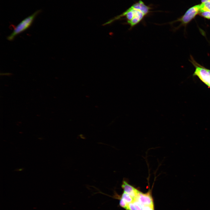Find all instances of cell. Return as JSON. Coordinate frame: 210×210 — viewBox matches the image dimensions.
<instances>
[{
	"label": "cell",
	"mask_w": 210,
	"mask_h": 210,
	"mask_svg": "<svg viewBox=\"0 0 210 210\" xmlns=\"http://www.w3.org/2000/svg\"><path fill=\"white\" fill-rule=\"evenodd\" d=\"M152 8L146 5L141 0L135 2L121 14L111 19L103 25L111 24L116 20L124 17L127 24L132 28L139 22L152 11Z\"/></svg>",
	"instance_id": "1"
},
{
	"label": "cell",
	"mask_w": 210,
	"mask_h": 210,
	"mask_svg": "<svg viewBox=\"0 0 210 210\" xmlns=\"http://www.w3.org/2000/svg\"><path fill=\"white\" fill-rule=\"evenodd\" d=\"M41 11V10H37L22 20L16 26L12 33L7 37V40L10 41L13 40L16 36L28 28Z\"/></svg>",
	"instance_id": "2"
},
{
	"label": "cell",
	"mask_w": 210,
	"mask_h": 210,
	"mask_svg": "<svg viewBox=\"0 0 210 210\" xmlns=\"http://www.w3.org/2000/svg\"><path fill=\"white\" fill-rule=\"evenodd\" d=\"M201 8V4L193 6L188 8L183 15L169 23L172 24L176 22H180L181 24L178 28L182 26L185 27L199 14Z\"/></svg>",
	"instance_id": "3"
},
{
	"label": "cell",
	"mask_w": 210,
	"mask_h": 210,
	"mask_svg": "<svg viewBox=\"0 0 210 210\" xmlns=\"http://www.w3.org/2000/svg\"><path fill=\"white\" fill-rule=\"evenodd\" d=\"M190 57V61L195 68L193 75L197 76L201 80L210 88V70L199 64L192 56Z\"/></svg>",
	"instance_id": "4"
},
{
	"label": "cell",
	"mask_w": 210,
	"mask_h": 210,
	"mask_svg": "<svg viewBox=\"0 0 210 210\" xmlns=\"http://www.w3.org/2000/svg\"><path fill=\"white\" fill-rule=\"evenodd\" d=\"M136 200L143 206H150L154 207L153 200L150 191L144 193L140 191Z\"/></svg>",
	"instance_id": "5"
},
{
	"label": "cell",
	"mask_w": 210,
	"mask_h": 210,
	"mask_svg": "<svg viewBox=\"0 0 210 210\" xmlns=\"http://www.w3.org/2000/svg\"><path fill=\"white\" fill-rule=\"evenodd\" d=\"M121 187L123 190L124 192L128 194L136 200L140 192L139 191L129 184L125 180H123L122 181Z\"/></svg>",
	"instance_id": "6"
},
{
	"label": "cell",
	"mask_w": 210,
	"mask_h": 210,
	"mask_svg": "<svg viewBox=\"0 0 210 210\" xmlns=\"http://www.w3.org/2000/svg\"><path fill=\"white\" fill-rule=\"evenodd\" d=\"M121 198L125 201L127 204L132 203L136 200L130 195L124 192L123 193Z\"/></svg>",
	"instance_id": "7"
},
{
	"label": "cell",
	"mask_w": 210,
	"mask_h": 210,
	"mask_svg": "<svg viewBox=\"0 0 210 210\" xmlns=\"http://www.w3.org/2000/svg\"><path fill=\"white\" fill-rule=\"evenodd\" d=\"M199 15L203 18L210 20V11L208 10H203L200 11Z\"/></svg>",
	"instance_id": "8"
},
{
	"label": "cell",
	"mask_w": 210,
	"mask_h": 210,
	"mask_svg": "<svg viewBox=\"0 0 210 210\" xmlns=\"http://www.w3.org/2000/svg\"><path fill=\"white\" fill-rule=\"evenodd\" d=\"M201 10H208L210 11V1L203 3H201Z\"/></svg>",
	"instance_id": "9"
},
{
	"label": "cell",
	"mask_w": 210,
	"mask_h": 210,
	"mask_svg": "<svg viewBox=\"0 0 210 210\" xmlns=\"http://www.w3.org/2000/svg\"><path fill=\"white\" fill-rule=\"evenodd\" d=\"M128 204H127L125 201L121 198L119 202V205L121 207L127 210V208Z\"/></svg>",
	"instance_id": "10"
},
{
	"label": "cell",
	"mask_w": 210,
	"mask_h": 210,
	"mask_svg": "<svg viewBox=\"0 0 210 210\" xmlns=\"http://www.w3.org/2000/svg\"><path fill=\"white\" fill-rule=\"evenodd\" d=\"M127 210H137L133 202L128 204Z\"/></svg>",
	"instance_id": "11"
},
{
	"label": "cell",
	"mask_w": 210,
	"mask_h": 210,
	"mask_svg": "<svg viewBox=\"0 0 210 210\" xmlns=\"http://www.w3.org/2000/svg\"><path fill=\"white\" fill-rule=\"evenodd\" d=\"M143 210H154V207L150 206H143Z\"/></svg>",
	"instance_id": "12"
},
{
	"label": "cell",
	"mask_w": 210,
	"mask_h": 210,
	"mask_svg": "<svg viewBox=\"0 0 210 210\" xmlns=\"http://www.w3.org/2000/svg\"><path fill=\"white\" fill-rule=\"evenodd\" d=\"M210 1V0H201V3H204L207 1Z\"/></svg>",
	"instance_id": "13"
}]
</instances>
